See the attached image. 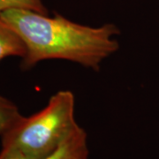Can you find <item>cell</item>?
Returning a JSON list of instances; mask_svg holds the SVG:
<instances>
[{
    "label": "cell",
    "mask_w": 159,
    "mask_h": 159,
    "mask_svg": "<svg viewBox=\"0 0 159 159\" xmlns=\"http://www.w3.org/2000/svg\"><path fill=\"white\" fill-rule=\"evenodd\" d=\"M1 18L19 34L26 46L21 68L29 70L44 60L60 59L98 72L102 62L119 49L120 29L113 23L90 27L61 14L11 9Z\"/></svg>",
    "instance_id": "6da1fadb"
},
{
    "label": "cell",
    "mask_w": 159,
    "mask_h": 159,
    "mask_svg": "<svg viewBox=\"0 0 159 159\" xmlns=\"http://www.w3.org/2000/svg\"><path fill=\"white\" fill-rule=\"evenodd\" d=\"M75 97L70 90L57 91L44 108L20 119L1 136L2 148H13L35 159L53 153L78 126Z\"/></svg>",
    "instance_id": "7a4b0ae2"
},
{
    "label": "cell",
    "mask_w": 159,
    "mask_h": 159,
    "mask_svg": "<svg viewBox=\"0 0 159 159\" xmlns=\"http://www.w3.org/2000/svg\"><path fill=\"white\" fill-rule=\"evenodd\" d=\"M43 159H89L86 131L79 125L53 153Z\"/></svg>",
    "instance_id": "3957f363"
},
{
    "label": "cell",
    "mask_w": 159,
    "mask_h": 159,
    "mask_svg": "<svg viewBox=\"0 0 159 159\" xmlns=\"http://www.w3.org/2000/svg\"><path fill=\"white\" fill-rule=\"evenodd\" d=\"M26 55V46L19 34L0 16V61L7 57Z\"/></svg>",
    "instance_id": "277c9868"
},
{
    "label": "cell",
    "mask_w": 159,
    "mask_h": 159,
    "mask_svg": "<svg viewBox=\"0 0 159 159\" xmlns=\"http://www.w3.org/2000/svg\"><path fill=\"white\" fill-rule=\"evenodd\" d=\"M21 118L17 105L0 95V136L12 128Z\"/></svg>",
    "instance_id": "5b68a950"
},
{
    "label": "cell",
    "mask_w": 159,
    "mask_h": 159,
    "mask_svg": "<svg viewBox=\"0 0 159 159\" xmlns=\"http://www.w3.org/2000/svg\"><path fill=\"white\" fill-rule=\"evenodd\" d=\"M11 9H22L48 14L49 11L43 0H0V14Z\"/></svg>",
    "instance_id": "8992f818"
},
{
    "label": "cell",
    "mask_w": 159,
    "mask_h": 159,
    "mask_svg": "<svg viewBox=\"0 0 159 159\" xmlns=\"http://www.w3.org/2000/svg\"><path fill=\"white\" fill-rule=\"evenodd\" d=\"M0 159H35L26 154L13 148H2L0 151Z\"/></svg>",
    "instance_id": "52a82bcc"
}]
</instances>
